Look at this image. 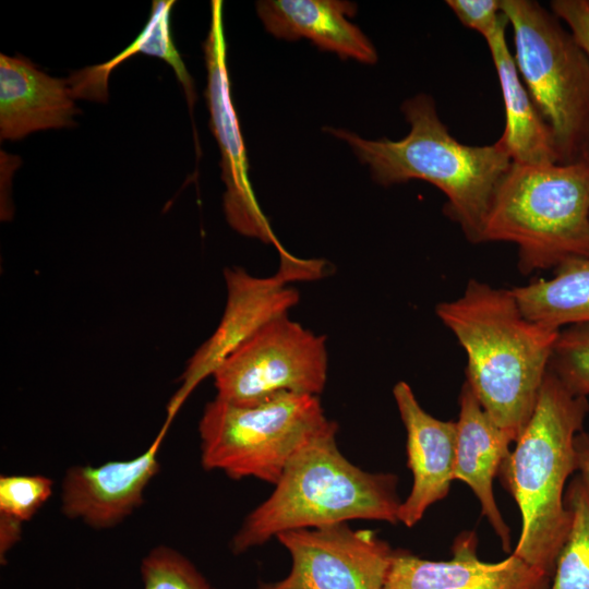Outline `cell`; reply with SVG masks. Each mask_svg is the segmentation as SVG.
<instances>
[{
	"instance_id": "cell-8",
	"label": "cell",
	"mask_w": 589,
	"mask_h": 589,
	"mask_svg": "<svg viewBox=\"0 0 589 589\" xmlns=\"http://www.w3.org/2000/svg\"><path fill=\"white\" fill-rule=\"evenodd\" d=\"M327 369L325 338L285 315L231 352L212 376L216 397L253 405L280 393L318 396Z\"/></svg>"
},
{
	"instance_id": "cell-13",
	"label": "cell",
	"mask_w": 589,
	"mask_h": 589,
	"mask_svg": "<svg viewBox=\"0 0 589 589\" xmlns=\"http://www.w3.org/2000/svg\"><path fill=\"white\" fill-rule=\"evenodd\" d=\"M161 436L141 455L100 466H73L61 485V510L95 529L122 522L144 503V491L159 472L157 459Z\"/></svg>"
},
{
	"instance_id": "cell-21",
	"label": "cell",
	"mask_w": 589,
	"mask_h": 589,
	"mask_svg": "<svg viewBox=\"0 0 589 589\" xmlns=\"http://www.w3.org/2000/svg\"><path fill=\"white\" fill-rule=\"evenodd\" d=\"M565 501L572 522L550 589H589V484L581 476L569 484Z\"/></svg>"
},
{
	"instance_id": "cell-10",
	"label": "cell",
	"mask_w": 589,
	"mask_h": 589,
	"mask_svg": "<svg viewBox=\"0 0 589 589\" xmlns=\"http://www.w3.org/2000/svg\"><path fill=\"white\" fill-rule=\"evenodd\" d=\"M204 52L207 71L205 97L211 115V128L221 154L227 218L238 231L271 241L274 237L257 206L249 180L244 143L230 96L223 2L218 0L212 1L211 25Z\"/></svg>"
},
{
	"instance_id": "cell-19",
	"label": "cell",
	"mask_w": 589,
	"mask_h": 589,
	"mask_svg": "<svg viewBox=\"0 0 589 589\" xmlns=\"http://www.w3.org/2000/svg\"><path fill=\"white\" fill-rule=\"evenodd\" d=\"M173 4L172 0L153 1L145 27L129 47L105 63L87 67L71 74L68 83L74 99L106 101L111 71L134 53L142 52L163 59L172 68L192 109L195 101L193 81L171 37L170 15Z\"/></svg>"
},
{
	"instance_id": "cell-2",
	"label": "cell",
	"mask_w": 589,
	"mask_h": 589,
	"mask_svg": "<svg viewBox=\"0 0 589 589\" xmlns=\"http://www.w3.org/2000/svg\"><path fill=\"white\" fill-rule=\"evenodd\" d=\"M401 110L410 131L399 141L366 140L344 129L327 131L348 143L377 183L416 179L435 185L447 197V215L469 241L481 242L492 199L513 164L508 152L500 140L483 146L458 142L441 121L429 95L406 100Z\"/></svg>"
},
{
	"instance_id": "cell-26",
	"label": "cell",
	"mask_w": 589,
	"mask_h": 589,
	"mask_svg": "<svg viewBox=\"0 0 589 589\" xmlns=\"http://www.w3.org/2000/svg\"><path fill=\"white\" fill-rule=\"evenodd\" d=\"M552 12L569 28L575 40L589 58V1L555 0L551 2Z\"/></svg>"
},
{
	"instance_id": "cell-7",
	"label": "cell",
	"mask_w": 589,
	"mask_h": 589,
	"mask_svg": "<svg viewBox=\"0 0 589 589\" xmlns=\"http://www.w3.org/2000/svg\"><path fill=\"white\" fill-rule=\"evenodd\" d=\"M330 423L318 396L280 393L253 405L215 397L199 423L201 462L231 479L275 485L293 456Z\"/></svg>"
},
{
	"instance_id": "cell-14",
	"label": "cell",
	"mask_w": 589,
	"mask_h": 589,
	"mask_svg": "<svg viewBox=\"0 0 589 589\" xmlns=\"http://www.w3.org/2000/svg\"><path fill=\"white\" fill-rule=\"evenodd\" d=\"M393 395L406 429L407 466L413 477L412 489L400 504L398 521L412 527L432 504L446 497L454 481L457 423L428 413L406 382H398Z\"/></svg>"
},
{
	"instance_id": "cell-22",
	"label": "cell",
	"mask_w": 589,
	"mask_h": 589,
	"mask_svg": "<svg viewBox=\"0 0 589 589\" xmlns=\"http://www.w3.org/2000/svg\"><path fill=\"white\" fill-rule=\"evenodd\" d=\"M141 577L143 589H216L188 557L167 545L143 557Z\"/></svg>"
},
{
	"instance_id": "cell-20",
	"label": "cell",
	"mask_w": 589,
	"mask_h": 589,
	"mask_svg": "<svg viewBox=\"0 0 589 589\" xmlns=\"http://www.w3.org/2000/svg\"><path fill=\"white\" fill-rule=\"evenodd\" d=\"M512 292L522 314L536 323L557 330L589 324V256L568 260L552 278H539Z\"/></svg>"
},
{
	"instance_id": "cell-15",
	"label": "cell",
	"mask_w": 589,
	"mask_h": 589,
	"mask_svg": "<svg viewBox=\"0 0 589 589\" xmlns=\"http://www.w3.org/2000/svg\"><path fill=\"white\" fill-rule=\"evenodd\" d=\"M67 79L52 77L24 57L0 55V137L16 141L69 128L79 113Z\"/></svg>"
},
{
	"instance_id": "cell-25",
	"label": "cell",
	"mask_w": 589,
	"mask_h": 589,
	"mask_svg": "<svg viewBox=\"0 0 589 589\" xmlns=\"http://www.w3.org/2000/svg\"><path fill=\"white\" fill-rule=\"evenodd\" d=\"M446 4L461 24L483 38L493 33L505 19L500 0H447Z\"/></svg>"
},
{
	"instance_id": "cell-17",
	"label": "cell",
	"mask_w": 589,
	"mask_h": 589,
	"mask_svg": "<svg viewBox=\"0 0 589 589\" xmlns=\"http://www.w3.org/2000/svg\"><path fill=\"white\" fill-rule=\"evenodd\" d=\"M266 31L279 39L306 38L320 49L373 64L377 52L362 31L348 17L356 4L338 0H264L256 2Z\"/></svg>"
},
{
	"instance_id": "cell-9",
	"label": "cell",
	"mask_w": 589,
	"mask_h": 589,
	"mask_svg": "<svg viewBox=\"0 0 589 589\" xmlns=\"http://www.w3.org/2000/svg\"><path fill=\"white\" fill-rule=\"evenodd\" d=\"M292 565L286 578L259 589H384L394 550L348 522L280 532Z\"/></svg>"
},
{
	"instance_id": "cell-1",
	"label": "cell",
	"mask_w": 589,
	"mask_h": 589,
	"mask_svg": "<svg viewBox=\"0 0 589 589\" xmlns=\"http://www.w3.org/2000/svg\"><path fill=\"white\" fill-rule=\"evenodd\" d=\"M435 313L467 356V383L513 442L529 422L561 330L527 318L512 289L470 279Z\"/></svg>"
},
{
	"instance_id": "cell-24",
	"label": "cell",
	"mask_w": 589,
	"mask_h": 589,
	"mask_svg": "<svg viewBox=\"0 0 589 589\" xmlns=\"http://www.w3.org/2000/svg\"><path fill=\"white\" fill-rule=\"evenodd\" d=\"M53 482L41 474L0 477V521L19 526L29 521L50 498Z\"/></svg>"
},
{
	"instance_id": "cell-16",
	"label": "cell",
	"mask_w": 589,
	"mask_h": 589,
	"mask_svg": "<svg viewBox=\"0 0 589 589\" xmlns=\"http://www.w3.org/2000/svg\"><path fill=\"white\" fill-rule=\"evenodd\" d=\"M454 480L465 482L481 505L503 549L509 551L510 532L497 507L493 480L508 457L512 438L484 411L467 382L459 395Z\"/></svg>"
},
{
	"instance_id": "cell-3",
	"label": "cell",
	"mask_w": 589,
	"mask_h": 589,
	"mask_svg": "<svg viewBox=\"0 0 589 589\" xmlns=\"http://www.w3.org/2000/svg\"><path fill=\"white\" fill-rule=\"evenodd\" d=\"M588 411L587 397L549 370L533 413L500 469L521 515L513 553L551 577L570 528L565 488L577 470L575 440Z\"/></svg>"
},
{
	"instance_id": "cell-23",
	"label": "cell",
	"mask_w": 589,
	"mask_h": 589,
	"mask_svg": "<svg viewBox=\"0 0 589 589\" xmlns=\"http://www.w3.org/2000/svg\"><path fill=\"white\" fill-rule=\"evenodd\" d=\"M549 370L574 394L589 395V324L560 332Z\"/></svg>"
},
{
	"instance_id": "cell-18",
	"label": "cell",
	"mask_w": 589,
	"mask_h": 589,
	"mask_svg": "<svg viewBox=\"0 0 589 589\" xmlns=\"http://www.w3.org/2000/svg\"><path fill=\"white\" fill-rule=\"evenodd\" d=\"M507 24L505 16L496 29L484 38L498 76L505 108V128L498 140L513 163L558 164L551 131L521 82L508 49L505 36Z\"/></svg>"
},
{
	"instance_id": "cell-5",
	"label": "cell",
	"mask_w": 589,
	"mask_h": 589,
	"mask_svg": "<svg viewBox=\"0 0 589 589\" xmlns=\"http://www.w3.org/2000/svg\"><path fill=\"white\" fill-rule=\"evenodd\" d=\"M485 241L515 243L525 274L589 256V159L513 163L490 204Z\"/></svg>"
},
{
	"instance_id": "cell-28",
	"label": "cell",
	"mask_w": 589,
	"mask_h": 589,
	"mask_svg": "<svg viewBox=\"0 0 589 589\" xmlns=\"http://www.w3.org/2000/svg\"><path fill=\"white\" fill-rule=\"evenodd\" d=\"M588 159H589V155H588Z\"/></svg>"
},
{
	"instance_id": "cell-4",
	"label": "cell",
	"mask_w": 589,
	"mask_h": 589,
	"mask_svg": "<svg viewBox=\"0 0 589 589\" xmlns=\"http://www.w3.org/2000/svg\"><path fill=\"white\" fill-rule=\"evenodd\" d=\"M332 423L290 460L272 494L244 519L231 540L240 554L280 532L321 528L353 519L398 521L397 477L372 473L350 462Z\"/></svg>"
},
{
	"instance_id": "cell-27",
	"label": "cell",
	"mask_w": 589,
	"mask_h": 589,
	"mask_svg": "<svg viewBox=\"0 0 589 589\" xmlns=\"http://www.w3.org/2000/svg\"><path fill=\"white\" fill-rule=\"evenodd\" d=\"M577 470L589 484V433L579 432L575 440Z\"/></svg>"
},
{
	"instance_id": "cell-12",
	"label": "cell",
	"mask_w": 589,
	"mask_h": 589,
	"mask_svg": "<svg viewBox=\"0 0 589 589\" xmlns=\"http://www.w3.org/2000/svg\"><path fill=\"white\" fill-rule=\"evenodd\" d=\"M474 532L465 531L454 541L452 558L430 561L395 551L384 589H549L548 574L514 553L497 563L477 556Z\"/></svg>"
},
{
	"instance_id": "cell-6",
	"label": "cell",
	"mask_w": 589,
	"mask_h": 589,
	"mask_svg": "<svg viewBox=\"0 0 589 589\" xmlns=\"http://www.w3.org/2000/svg\"><path fill=\"white\" fill-rule=\"evenodd\" d=\"M500 7L513 27L517 69L551 131L558 164L588 159V56L538 2L500 0Z\"/></svg>"
},
{
	"instance_id": "cell-11",
	"label": "cell",
	"mask_w": 589,
	"mask_h": 589,
	"mask_svg": "<svg viewBox=\"0 0 589 589\" xmlns=\"http://www.w3.org/2000/svg\"><path fill=\"white\" fill-rule=\"evenodd\" d=\"M225 279L228 296L220 323L189 360L181 377L183 384L171 402V411L231 352L272 321L288 315L299 300L298 291L278 277H255L235 267L225 269Z\"/></svg>"
}]
</instances>
